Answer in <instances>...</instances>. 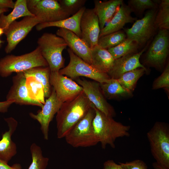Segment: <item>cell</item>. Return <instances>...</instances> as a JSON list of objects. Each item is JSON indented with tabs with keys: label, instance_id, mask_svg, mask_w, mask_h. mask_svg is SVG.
Returning a JSON list of instances; mask_svg holds the SVG:
<instances>
[{
	"label": "cell",
	"instance_id": "cell-1",
	"mask_svg": "<svg viewBox=\"0 0 169 169\" xmlns=\"http://www.w3.org/2000/svg\"><path fill=\"white\" fill-rule=\"evenodd\" d=\"M93 106L83 91L63 103L56 116L57 138H64Z\"/></svg>",
	"mask_w": 169,
	"mask_h": 169
},
{
	"label": "cell",
	"instance_id": "cell-2",
	"mask_svg": "<svg viewBox=\"0 0 169 169\" xmlns=\"http://www.w3.org/2000/svg\"><path fill=\"white\" fill-rule=\"evenodd\" d=\"M95 114L93 121L94 132L102 148L107 145L115 148L116 140L120 137L130 136L129 125H125L115 120L113 118L106 115L95 107Z\"/></svg>",
	"mask_w": 169,
	"mask_h": 169
},
{
	"label": "cell",
	"instance_id": "cell-3",
	"mask_svg": "<svg viewBox=\"0 0 169 169\" xmlns=\"http://www.w3.org/2000/svg\"><path fill=\"white\" fill-rule=\"evenodd\" d=\"M49 66L38 46L29 53L19 56L11 54L0 59V76L8 77L13 73L23 72L33 68Z\"/></svg>",
	"mask_w": 169,
	"mask_h": 169
},
{
	"label": "cell",
	"instance_id": "cell-4",
	"mask_svg": "<svg viewBox=\"0 0 169 169\" xmlns=\"http://www.w3.org/2000/svg\"><path fill=\"white\" fill-rule=\"evenodd\" d=\"M37 44L51 72H59L64 66L62 52L67 46L65 40L56 34L45 33L38 38Z\"/></svg>",
	"mask_w": 169,
	"mask_h": 169
},
{
	"label": "cell",
	"instance_id": "cell-5",
	"mask_svg": "<svg viewBox=\"0 0 169 169\" xmlns=\"http://www.w3.org/2000/svg\"><path fill=\"white\" fill-rule=\"evenodd\" d=\"M95 114L93 106L65 136L68 144L75 148L86 147L95 146L99 143L93 126Z\"/></svg>",
	"mask_w": 169,
	"mask_h": 169
},
{
	"label": "cell",
	"instance_id": "cell-6",
	"mask_svg": "<svg viewBox=\"0 0 169 169\" xmlns=\"http://www.w3.org/2000/svg\"><path fill=\"white\" fill-rule=\"evenodd\" d=\"M147 136L151 154L156 162L169 169V126L164 122H156Z\"/></svg>",
	"mask_w": 169,
	"mask_h": 169
},
{
	"label": "cell",
	"instance_id": "cell-7",
	"mask_svg": "<svg viewBox=\"0 0 169 169\" xmlns=\"http://www.w3.org/2000/svg\"><path fill=\"white\" fill-rule=\"evenodd\" d=\"M169 51V30L159 29L145 53L143 65L163 71Z\"/></svg>",
	"mask_w": 169,
	"mask_h": 169
},
{
	"label": "cell",
	"instance_id": "cell-8",
	"mask_svg": "<svg viewBox=\"0 0 169 169\" xmlns=\"http://www.w3.org/2000/svg\"><path fill=\"white\" fill-rule=\"evenodd\" d=\"M70 60L68 65L59 72L71 79L84 77L100 83L108 82L111 79L107 73L101 72L84 61L75 54L69 48L67 49Z\"/></svg>",
	"mask_w": 169,
	"mask_h": 169
},
{
	"label": "cell",
	"instance_id": "cell-9",
	"mask_svg": "<svg viewBox=\"0 0 169 169\" xmlns=\"http://www.w3.org/2000/svg\"><path fill=\"white\" fill-rule=\"evenodd\" d=\"M157 10H148L143 18L137 19L131 28L124 29L127 38L135 41L140 47L150 41L158 29L155 22Z\"/></svg>",
	"mask_w": 169,
	"mask_h": 169
},
{
	"label": "cell",
	"instance_id": "cell-10",
	"mask_svg": "<svg viewBox=\"0 0 169 169\" xmlns=\"http://www.w3.org/2000/svg\"><path fill=\"white\" fill-rule=\"evenodd\" d=\"M29 12L39 18L41 23L55 22L70 16L56 0H26Z\"/></svg>",
	"mask_w": 169,
	"mask_h": 169
},
{
	"label": "cell",
	"instance_id": "cell-11",
	"mask_svg": "<svg viewBox=\"0 0 169 169\" xmlns=\"http://www.w3.org/2000/svg\"><path fill=\"white\" fill-rule=\"evenodd\" d=\"M41 23V20L35 16H27L21 20L12 22L4 31L8 42L5 50L9 53L23 39L33 28Z\"/></svg>",
	"mask_w": 169,
	"mask_h": 169
},
{
	"label": "cell",
	"instance_id": "cell-12",
	"mask_svg": "<svg viewBox=\"0 0 169 169\" xmlns=\"http://www.w3.org/2000/svg\"><path fill=\"white\" fill-rule=\"evenodd\" d=\"M83 88L87 97L95 107L106 115L113 118L116 113L113 107L107 101L100 89L99 83L95 81L76 79Z\"/></svg>",
	"mask_w": 169,
	"mask_h": 169
},
{
	"label": "cell",
	"instance_id": "cell-13",
	"mask_svg": "<svg viewBox=\"0 0 169 169\" xmlns=\"http://www.w3.org/2000/svg\"><path fill=\"white\" fill-rule=\"evenodd\" d=\"M49 81L57 98L62 103L73 99L83 91L79 84L59 72H51Z\"/></svg>",
	"mask_w": 169,
	"mask_h": 169
},
{
	"label": "cell",
	"instance_id": "cell-14",
	"mask_svg": "<svg viewBox=\"0 0 169 169\" xmlns=\"http://www.w3.org/2000/svg\"><path fill=\"white\" fill-rule=\"evenodd\" d=\"M63 103L57 98L54 89L53 88L49 97L45 100L41 110L37 114L32 112L29 116L37 120L40 125V130L44 139L47 140L49 138V128L50 122L53 120L54 115L59 110Z\"/></svg>",
	"mask_w": 169,
	"mask_h": 169
},
{
	"label": "cell",
	"instance_id": "cell-15",
	"mask_svg": "<svg viewBox=\"0 0 169 169\" xmlns=\"http://www.w3.org/2000/svg\"><path fill=\"white\" fill-rule=\"evenodd\" d=\"M80 27L81 38L88 46L91 48L98 45L100 29L93 8H85L81 18Z\"/></svg>",
	"mask_w": 169,
	"mask_h": 169
},
{
	"label": "cell",
	"instance_id": "cell-16",
	"mask_svg": "<svg viewBox=\"0 0 169 169\" xmlns=\"http://www.w3.org/2000/svg\"><path fill=\"white\" fill-rule=\"evenodd\" d=\"M17 74L13 77V84L6 95V100L13 101L20 105H35L42 108L43 104L29 97L26 86V78L23 72Z\"/></svg>",
	"mask_w": 169,
	"mask_h": 169
},
{
	"label": "cell",
	"instance_id": "cell-17",
	"mask_svg": "<svg viewBox=\"0 0 169 169\" xmlns=\"http://www.w3.org/2000/svg\"><path fill=\"white\" fill-rule=\"evenodd\" d=\"M150 41L140 51L130 54L114 60L111 68L107 73L111 79H118L123 74L138 68H146L141 63L140 59L149 46Z\"/></svg>",
	"mask_w": 169,
	"mask_h": 169
},
{
	"label": "cell",
	"instance_id": "cell-18",
	"mask_svg": "<svg viewBox=\"0 0 169 169\" xmlns=\"http://www.w3.org/2000/svg\"><path fill=\"white\" fill-rule=\"evenodd\" d=\"M56 34L64 39L69 49L77 56L91 64V48L81 38L72 31L59 28Z\"/></svg>",
	"mask_w": 169,
	"mask_h": 169
},
{
	"label": "cell",
	"instance_id": "cell-19",
	"mask_svg": "<svg viewBox=\"0 0 169 169\" xmlns=\"http://www.w3.org/2000/svg\"><path fill=\"white\" fill-rule=\"evenodd\" d=\"M7 123L8 130L2 135L0 140V160L7 163L17 153V147L12 141V136L18 126L17 121L13 117L4 119Z\"/></svg>",
	"mask_w": 169,
	"mask_h": 169
},
{
	"label": "cell",
	"instance_id": "cell-20",
	"mask_svg": "<svg viewBox=\"0 0 169 169\" xmlns=\"http://www.w3.org/2000/svg\"><path fill=\"white\" fill-rule=\"evenodd\" d=\"M132 13L128 5L123 2L111 19L101 30L99 38L121 30L126 23L135 21L137 18L132 16Z\"/></svg>",
	"mask_w": 169,
	"mask_h": 169
},
{
	"label": "cell",
	"instance_id": "cell-21",
	"mask_svg": "<svg viewBox=\"0 0 169 169\" xmlns=\"http://www.w3.org/2000/svg\"><path fill=\"white\" fill-rule=\"evenodd\" d=\"M93 8L99 21L101 30L109 22L114 16L123 0H109L101 1L95 0Z\"/></svg>",
	"mask_w": 169,
	"mask_h": 169
},
{
	"label": "cell",
	"instance_id": "cell-22",
	"mask_svg": "<svg viewBox=\"0 0 169 169\" xmlns=\"http://www.w3.org/2000/svg\"><path fill=\"white\" fill-rule=\"evenodd\" d=\"M85 8L84 6L74 15L63 20L54 22L39 23L36 26V29L38 31H40L49 27H58L70 30L81 38L80 21Z\"/></svg>",
	"mask_w": 169,
	"mask_h": 169
},
{
	"label": "cell",
	"instance_id": "cell-23",
	"mask_svg": "<svg viewBox=\"0 0 169 169\" xmlns=\"http://www.w3.org/2000/svg\"><path fill=\"white\" fill-rule=\"evenodd\" d=\"M91 65L98 70L107 74L115 59L107 49L97 45L91 48Z\"/></svg>",
	"mask_w": 169,
	"mask_h": 169
},
{
	"label": "cell",
	"instance_id": "cell-24",
	"mask_svg": "<svg viewBox=\"0 0 169 169\" xmlns=\"http://www.w3.org/2000/svg\"><path fill=\"white\" fill-rule=\"evenodd\" d=\"M99 84L102 92L106 100H120L133 96V93L123 88L116 79H110L107 82Z\"/></svg>",
	"mask_w": 169,
	"mask_h": 169
},
{
	"label": "cell",
	"instance_id": "cell-25",
	"mask_svg": "<svg viewBox=\"0 0 169 169\" xmlns=\"http://www.w3.org/2000/svg\"><path fill=\"white\" fill-rule=\"evenodd\" d=\"M27 16H34L28 10L26 0H17L15 2L13 11L7 15L3 13L0 15V27L5 30L17 19Z\"/></svg>",
	"mask_w": 169,
	"mask_h": 169
},
{
	"label": "cell",
	"instance_id": "cell-26",
	"mask_svg": "<svg viewBox=\"0 0 169 169\" xmlns=\"http://www.w3.org/2000/svg\"><path fill=\"white\" fill-rule=\"evenodd\" d=\"M23 72L26 78L33 77L40 81L43 87L44 97H49L52 90L49 81L51 71L49 66L36 67Z\"/></svg>",
	"mask_w": 169,
	"mask_h": 169
},
{
	"label": "cell",
	"instance_id": "cell-27",
	"mask_svg": "<svg viewBox=\"0 0 169 169\" xmlns=\"http://www.w3.org/2000/svg\"><path fill=\"white\" fill-rule=\"evenodd\" d=\"M147 70V68H137L123 74L117 80L123 88L132 93L137 81Z\"/></svg>",
	"mask_w": 169,
	"mask_h": 169
},
{
	"label": "cell",
	"instance_id": "cell-28",
	"mask_svg": "<svg viewBox=\"0 0 169 169\" xmlns=\"http://www.w3.org/2000/svg\"><path fill=\"white\" fill-rule=\"evenodd\" d=\"M140 48L135 41L127 38L119 44L107 50L115 60L130 54L137 53Z\"/></svg>",
	"mask_w": 169,
	"mask_h": 169
},
{
	"label": "cell",
	"instance_id": "cell-29",
	"mask_svg": "<svg viewBox=\"0 0 169 169\" xmlns=\"http://www.w3.org/2000/svg\"><path fill=\"white\" fill-rule=\"evenodd\" d=\"M127 38L124 31L120 30L99 38L98 45L103 48L107 49L119 44Z\"/></svg>",
	"mask_w": 169,
	"mask_h": 169
},
{
	"label": "cell",
	"instance_id": "cell-30",
	"mask_svg": "<svg viewBox=\"0 0 169 169\" xmlns=\"http://www.w3.org/2000/svg\"><path fill=\"white\" fill-rule=\"evenodd\" d=\"M161 0H129L128 6L132 12L137 16L141 17L147 10L158 8Z\"/></svg>",
	"mask_w": 169,
	"mask_h": 169
},
{
	"label": "cell",
	"instance_id": "cell-31",
	"mask_svg": "<svg viewBox=\"0 0 169 169\" xmlns=\"http://www.w3.org/2000/svg\"><path fill=\"white\" fill-rule=\"evenodd\" d=\"M155 22L159 29H169V0H161L160 2Z\"/></svg>",
	"mask_w": 169,
	"mask_h": 169
},
{
	"label": "cell",
	"instance_id": "cell-32",
	"mask_svg": "<svg viewBox=\"0 0 169 169\" xmlns=\"http://www.w3.org/2000/svg\"><path fill=\"white\" fill-rule=\"evenodd\" d=\"M26 83L30 98L44 105L45 97L43 87L40 82L33 77H26Z\"/></svg>",
	"mask_w": 169,
	"mask_h": 169
},
{
	"label": "cell",
	"instance_id": "cell-33",
	"mask_svg": "<svg viewBox=\"0 0 169 169\" xmlns=\"http://www.w3.org/2000/svg\"><path fill=\"white\" fill-rule=\"evenodd\" d=\"M30 151L32 161L28 169H46L49 158L43 156L41 147L33 143L30 146Z\"/></svg>",
	"mask_w": 169,
	"mask_h": 169
},
{
	"label": "cell",
	"instance_id": "cell-34",
	"mask_svg": "<svg viewBox=\"0 0 169 169\" xmlns=\"http://www.w3.org/2000/svg\"><path fill=\"white\" fill-rule=\"evenodd\" d=\"M86 0H60L58 1L64 10L70 16L76 13L84 7Z\"/></svg>",
	"mask_w": 169,
	"mask_h": 169
},
{
	"label": "cell",
	"instance_id": "cell-35",
	"mask_svg": "<svg viewBox=\"0 0 169 169\" xmlns=\"http://www.w3.org/2000/svg\"><path fill=\"white\" fill-rule=\"evenodd\" d=\"M163 88L167 93L169 92V63L166 65L161 75L153 82L152 89L156 90Z\"/></svg>",
	"mask_w": 169,
	"mask_h": 169
},
{
	"label": "cell",
	"instance_id": "cell-36",
	"mask_svg": "<svg viewBox=\"0 0 169 169\" xmlns=\"http://www.w3.org/2000/svg\"><path fill=\"white\" fill-rule=\"evenodd\" d=\"M122 169H148L145 163L140 160H136L125 163L119 162Z\"/></svg>",
	"mask_w": 169,
	"mask_h": 169
},
{
	"label": "cell",
	"instance_id": "cell-37",
	"mask_svg": "<svg viewBox=\"0 0 169 169\" xmlns=\"http://www.w3.org/2000/svg\"><path fill=\"white\" fill-rule=\"evenodd\" d=\"M102 169H122L119 164H116L112 160H109L103 164Z\"/></svg>",
	"mask_w": 169,
	"mask_h": 169
},
{
	"label": "cell",
	"instance_id": "cell-38",
	"mask_svg": "<svg viewBox=\"0 0 169 169\" xmlns=\"http://www.w3.org/2000/svg\"><path fill=\"white\" fill-rule=\"evenodd\" d=\"M0 169H22L21 165L19 163H15L10 166L8 163L0 160Z\"/></svg>",
	"mask_w": 169,
	"mask_h": 169
},
{
	"label": "cell",
	"instance_id": "cell-39",
	"mask_svg": "<svg viewBox=\"0 0 169 169\" xmlns=\"http://www.w3.org/2000/svg\"><path fill=\"white\" fill-rule=\"evenodd\" d=\"M14 103V101L12 100L0 102V113L7 112L10 106Z\"/></svg>",
	"mask_w": 169,
	"mask_h": 169
},
{
	"label": "cell",
	"instance_id": "cell-40",
	"mask_svg": "<svg viewBox=\"0 0 169 169\" xmlns=\"http://www.w3.org/2000/svg\"><path fill=\"white\" fill-rule=\"evenodd\" d=\"M15 5V2L12 0H0V9L13 8Z\"/></svg>",
	"mask_w": 169,
	"mask_h": 169
},
{
	"label": "cell",
	"instance_id": "cell-41",
	"mask_svg": "<svg viewBox=\"0 0 169 169\" xmlns=\"http://www.w3.org/2000/svg\"><path fill=\"white\" fill-rule=\"evenodd\" d=\"M152 166L154 169H169L158 164L156 162L153 163Z\"/></svg>",
	"mask_w": 169,
	"mask_h": 169
},
{
	"label": "cell",
	"instance_id": "cell-42",
	"mask_svg": "<svg viewBox=\"0 0 169 169\" xmlns=\"http://www.w3.org/2000/svg\"><path fill=\"white\" fill-rule=\"evenodd\" d=\"M8 8L0 9V15L3 13L8 11Z\"/></svg>",
	"mask_w": 169,
	"mask_h": 169
},
{
	"label": "cell",
	"instance_id": "cell-43",
	"mask_svg": "<svg viewBox=\"0 0 169 169\" xmlns=\"http://www.w3.org/2000/svg\"><path fill=\"white\" fill-rule=\"evenodd\" d=\"M3 33H4V30L3 28L0 27V36H1Z\"/></svg>",
	"mask_w": 169,
	"mask_h": 169
},
{
	"label": "cell",
	"instance_id": "cell-44",
	"mask_svg": "<svg viewBox=\"0 0 169 169\" xmlns=\"http://www.w3.org/2000/svg\"><path fill=\"white\" fill-rule=\"evenodd\" d=\"M4 42V41H3L0 39V48L1 47L2 44Z\"/></svg>",
	"mask_w": 169,
	"mask_h": 169
}]
</instances>
